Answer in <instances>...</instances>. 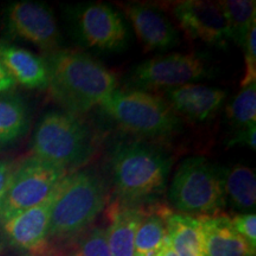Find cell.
<instances>
[{
    "instance_id": "1",
    "label": "cell",
    "mask_w": 256,
    "mask_h": 256,
    "mask_svg": "<svg viewBox=\"0 0 256 256\" xmlns=\"http://www.w3.org/2000/svg\"><path fill=\"white\" fill-rule=\"evenodd\" d=\"M44 60L49 69L48 89L68 113H88L118 89L116 75L81 51L58 50Z\"/></svg>"
},
{
    "instance_id": "2",
    "label": "cell",
    "mask_w": 256,
    "mask_h": 256,
    "mask_svg": "<svg viewBox=\"0 0 256 256\" xmlns=\"http://www.w3.org/2000/svg\"><path fill=\"white\" fill-rule=\"evenodd\" d=\"M110 164L118 202L133 206H142L164 194L172 168L166 152L142 142L115 146Z\"/></svg>"
},
{
    "instance_id": "3",
    "label": "cell",
    "mask_w": 256,
    "mask_h": 256,
    "mask_svg": "<svg viewBox=\"0 0 256 256\" xmlns=\"http://www.w3.org/2000/svg\"><path fill=\"white\" fill-rule=\"evenodd\" d=\"M107 200V185L94 170L66 176L51 211L49 240L72 238L87 232Z\"/></svg>"
},
{
    "instance_id": "4",
    "label": "cell",
    "mask_w": 256,
    "mask_h": 256,
    "mask_svg": "<svg viewBox=\"0 0 256 256\" xmlns=\"http://www.w3.org/2000/svg\"><path fill=\"white\" fill-rule=\"evenodd\" d=\"M31 147L32 156L66 171L87 164L95 150L89 127L66 110H51L42 116Z\"/></svg>"
},
{
    "instance_id": "5",
    "label": "cell",
    "mask_w": 256,
    "mask_h": 256,
    "mask_svg": "<svg viewBox=\"0 0 256 256\" xmlns=\"http://www.w3.org/2000/svg\"><path fill=\"white\" fill-rule=\"evenodd\" d=\"M100 107L127 132L147 138L171 136L182 121L164 98L148 92L116 89Z\"/></svg>"
},
{
    "instance_id": "6",
    "label": "cell",
    "mask_w": 256,
    "mask_h": 256,
    "mask_svg": "<svg viewBox=\"0 0 256 256\" xmlns=\"http://www.w3.org/2000/svg\"><path fill=\"white\" fill-rule=\"evenodd\" d=\"M223 168L203 156L184 160L170 188V200L183 215L214 217L226 206Z\"/></svg>"
},
{
    "instance_id": "7",
    "label": "cell",
    "mask_w": 256,
    "mask_h": 256,
    "mask_svg": "<svg viewBox=\"0 0 256 256\" xmlns=\"http://www.w3.org/2000/svg\"><path fill=\"white\" fill-rule=\"evenodd\" d=\"M70 174L60 166L34 156L14 168L4 200L0 204V223L46 202Z\"/></svg>"
},
{
    "instance_id": "8",
    "label": "cell",
    "mask_w": 256,
    "mask_h": 256,
    "mask_svg": "<svg viewBox=\"0 0 256 256\" xmlns=\"http://www.w3.org/2000/svg\"><path fill=\"white\" fill-rule=\"evenodd\" d=\"M72 36L87 49L120 52L130 40V31L122 16L112 6L88 2L70 6L66 11Z\"/></svg>"
},
{
    "instance_id": "9",
    "label": "cell",
    "mask_w": 256,
    "mask_h": 256,
    "mask_svg": "<svg viewBox=\"0 0 256 256\" xmlns=\"http://www.w3.org/2000/svg\"><path fill=\"white\" fill-rule=\"evenodd\" d=\"M209 64L197 54H172L147 60L128 72V89L159 92L192 84L209 78Z\"/></svg>"
},
{
    "instance_id": "10",
    "label": "cell",
    "mask_w": 256,
    "mask_h": 256,
    "mask_svg": "<svg viewBox=\"0 0 256 256\" xmlns=\"http://www.w3.org/2000/svg\"><path fill=\"white\" fill-rule=\"evenodd\" d=\"M4 24L12 38L28 42L46 54L60 50L62 36L56 16L43 2L22 0L5 10Z\"/></svg>"
},
{
    "instance_id": "11",
    "label": "cell",
    "mask_w": 256,
    "mask_h": 256,
    "mask_svg": "<svg viewBox=\"0 0 256 256\" xmlns=\"http://www.w3.org/2000/svg\"><path fill=\"white\" fill-rule=\"evenodd\" d=\"M171 8L179 26L191 40L217 48H226L232 42L220 2L184 0L174 2Z\"/></svg>"
},
{
    "instance_id": "12",
    "label": "cell",
    "mask_w": 256,
    "mask_h": 256,
    "mask_svg": "<svg viewBox=\"0 0 256 256\" xmlns=\"http://www.w3.org/2000/svg\"><path fill=\"white\" fill-rule=\"evenodd\" d=\"M57 192L40 206L23 211L2 223L5 236L12 246L34 252V255L46 250L49 242L51 211Z\"/></svg>"
},
{
    "instance_id": "13",
    "label": "cell",
    "mask_w": 256,
    "mask_h": 256,
    "mask_svg": "<svg viewBox=\"0 0 256 256\" xmlns=\"http://www.w3.org/2000/svg\"><path fill=\"white\" fill-rule=\"evenodd\" d=\"M120 6L146 50L165 51L179 46L180 36L178 30L154 6L140 2H130Z\"/></svg>"
},
{
    "instance_id": "14",
    "label": "cell",
    "mask_w": 256,
    "mask_h": 256,
    "mask_svg": "<svg viewBox=\"0 0 256 256\" xmlns=\"http://www.w3.org/2000/svg\"><path fill=\"white\" fill-rule=\"evenodd\" d=\"M226 92L220 88L194 83L165 92L166 102L174 113L194 122H206L214 119L226 101Z\"/></svg>"
},
{
    "instance_id": "15",
    "label": "cell",
    "mask_w": 256,
    "mask_h": 256,
    "mask_svg": "<svg viewBox=\"0 0 256 256\" xmlns=\"http://www.w3.org/2000/svg\"><path fill=\"white\" fill-rule=\"evenodd\" d=\"M0 60L16 84L32 90L49 88V69L44 57L14 44L0 42Z\"/></svg>"
},
{
    "instance_id": "16",
    "label": "cell",
    "mask_w": 256,
    "mask_h": 256,
    "mask_svg": "<svg viewBox=\"0 0 256 256\" xmlns=\"http://www.w3.org/2000/svg\"><path fill=\"white\" fill-rule=\"evenodd\" d=\"M206 256H255V248L234 228L226 216L200 217Z\"/></svg>"
},
{
    "instance_id": "17",
    "label": "cell",
    "mask_w": 256,
    "mask_h": 256,
    "mask_svg": "<svg viewBox=\"0 0 256 256\" xmlns=\"http://www.w3.org/2000/svg\"><path fill=\"white\" fill-rule=\"evenodd\" d=\"M144 215V206L116 202L110 208V226L106 232L112 256H134V241Z\"/></svg>"
},
{
    "instance_id": "18",
    "label": "cell",
    "mask_w": 256,
    "mask_h": 256,
    "mask_svg": "<svg viewBox=\"0 0 256 256\" xmlns=\"http://www.w3.org/2000/svg\"><path fill=\"white\" fill-rule=\"evenodd\" d=\"M170 208L162 204L144 206V215L134 241V256H156L168 243Z\"/></svg>"
},
{
    "instance_id": "19",
    "label": "cell",
    "mask_w": 256,
    "mask_h": 256,
    "mask_svg": "<svg viewBox=\"0 0 256 256\" xmlns=\"http://www.w3.org/2000/svg\"><path fill=\"white\" fill-rule=\"evenodd\" d=\"M168 244L178 256H206L200 220L172 212L168 220Z\"/></svg>"
},
{
    "instance_id": "20",
    "label": "cell",
    "mask_w": 256,
    "mask_h": 256,
    "mask_svg": "<svg viewBox=\"0 0 256 256\" xmlns=\"http://www.w3.org/2000/svg\"><path fill=\"white\" fill-rule=\"evenodd\" d=\"M30 126V112L20 96L0 95V147L10 146L20 140Z\"/></svg>"
},
{
    "instance_id": "21",
    "label": "cell",
    "mask_w": 256,
    "mask_h": 256,
    "mask_svg": "<svg viewBox=\"0 0 256 256\" xmlns=\"http://www.w3.org/2000/svg\"><path fill=\"white\" fill-rule=\"evenodd\" d=\"M226 200L241 211L255 209L256 176L255 170L244 165H235L223 171Z\"/></svg>"
},
{
    "instance_id": "22",
    "label": "cell",
    "mask_w": 256,
    "mask_h": 256,
    "mask_svg": "<svg viewBox=\"0 0 256 256\" xmlns=\"http://www.w3.org/2000/svg\"><path fill=\"white\" fill-rule=\"evenodd\" d=\"M228 22L230 40L243 48L252 25L256 23L254 0H226L218 2Z\"/></svg>"
},
{
    "instance_id": "23",
    "label": "cell",
    "mask_w": 256,
    "mask_h": 256,
    "mask_svg": "<svg viewBox=\"0 0 256 256\" xmlns=\"http://www.w3.org/2000/svg\"><path fill=\"white\" fill-rule=\"evenodd\" d=\"M229 120L240 130L256 124V83L243 88L226 110Z\"/></svg>"
},
{
    "instance_id": "24",
    "label": "cell",
    "mask_w": 256,
    "mask_h": 256,
    "mask_svg": "<svg viewBox=\"0 0 256 256\" xmlns=\"http://www.w3.org/2000/svg\"><path fill=\"white\" fill-rule=\"evenodd\" d=\"M63 256H112L106 230L95 228L76 236Z\"/></svg>"
},
{
    "instance_id": "25",
    "label": "cell",
    "mask_w": 256,
    "mask_h": 256,
    "mask_svg": "<svg viewBox=\"0 0 256 256\" xmlns=\"http://www.w3.org/2000/svg\"><path fill=\"white\" fill-rule=\"evenodd\" d=\"M242 49L244 50L246 72L242 78L241 87L246 88L256 83V23L252 25Z\"/></svg>"
},
{
    "instance_id": "26",
    "label": "cell",
    "mask_w": 256,
    "mask_h": 256,
    "mask_svg": "<svg viewBox=\"0 0 256 256\" xmlns=\"http://www.w3.org/2000/svg\"><path fill=\"white\" fill-rule=\"evenodd\" d=\"M232 223L240 235L252 248H256V216L254 212L238 215L232 220Z\"/></svg>"
},
{
    "instance_id": "27",
    "label": "cell",
    "mask_w": 256,
    "mask_h": 256,
    "mask_svg": "<svg viewBox=\"0 0 256 256\" xmlns=\"http://www.w3.org/2000/svg\"><path fill=\"white\" fill-rule=\"evenodd\" d=\"M238 145L247 146L252 151L256 150V126H252L244 130H240L236 132L230 142H228V147H234Z\"/></svg>"
},
{
    "instance_id": "28",
    "label": "cell",
    "mask_w": 256,
    "mask_h": 256,
    "mask_svg": "<svg viewBox=\"0 0 256 256\" xmlns=\"http://www.w3.org/2000/svg\"><path fill=\"white\" fill-rule=\"evenodd\" d=\"M16 166L10 162L0 160V204L4 200L6 191H8L10 182L14 176Z\"/></svg>"
},
{
    "instance_id": "29",
    "label": "cell",
    "mask_w": 256,
    "mask_h": 256,
    "mask_svg": "<svg viewBox=\"0 0 256 256\" xmlns=\"http://www.w3.org/2000/svg\"><path fill=\"white\" fill-rule=\"evenodd\" d=\"M16 87H17V84L0 60V95L10 94L14 89H16Z\"/></svg>"
},
{
    "instance_id": "30",
    "label": "cell",
    "mask_w": 256,
    "mask_h": 256,
    "mask_svg": "<svg viewBox=\"0 0 256 256\" xmlns=\"http://www.w3.org/2000/svg\"><path fill=\"white\" fill-rule=\"evenodd\" d=\"M156 256H178V255L176 254V252H174V249L170 247V244L168 243V244H166L165 247L160 250V252Z\"/></svg>"
},
{
    "instance_id": "31",
    "label": "cell",
    "mask_w": 256,
    "mask_h": 256,
    "mask_svg": "<svg viewBox=\"0 0 256 256\" xmlns=\"http://www.w3.org/2000/svg\"><path fill=\"white\" fill-rule=\"evenodd\" d=\"M26 256H40V255H26Z\"/></svg>"
}]
</instances>
